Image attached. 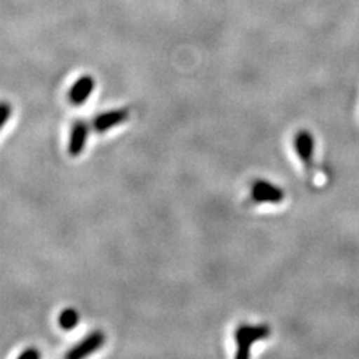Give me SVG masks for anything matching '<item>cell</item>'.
<instances>
[{
	"label": "cell",
	"mask_w": 359,
	"mask_h": 359,
	"mask_svg": "<svg viewBox=\"0 0 359 359\" xmlns=\"http://www.w3.org/2000/svg\"><path fill=\"white\" fill-rule=\"evenodd\" d=\"M252 198L257 204H280L285 198V193L277 185L259 180L252 188Z\"/></svg>",
	"instance_id": "7a4b0ae2"
},
{
	"label": "cell",
	"mask_w": 359,
	"mask_h": 359,
	"mask_svg": "<svg viewBox=\"0 0 359 359\" xmlns=\"http://www.w3.org/2000/svg\"><path fill=\"white\" fill-rule=\"evenodd\" d=\"M40 358V353H39L36 348H34V347H31V348H27L20 355H19V359H39Z\"/></svg>",
	"instance_id": "30bf717a"
},
{
	"label": "cell",
	"mask_w": 359,
	"mask_h": 359,
	"mask_svg": "<svg viewBox=\"0 0 359 359\" xmlns=\"http://www.w3.org/2000/svg\"><path fill=\"white\" fill-rule=\"evenodd\" d=\"M128 109H114L104 112L93 120V128L96 132H107L115 128L118 124L126 123L128 120Z\"/></svg>",
	"instance_id": "8992f818"
},
{
	"label": "cell",
	"mask_w": 359,
	"mask_h": 359,
	"mask_svg": "<svg viewBox=\"0 0 359 359\" xmlns=\"http://www.w3.org/2000/svg\"><path fill=\"white\" fill-rule=\"evenodd\" d=\"M294 147L299 160L305 164L308 170H311L316 152V142L311 133L308 130H299L295 136Z\"/></svg>",
	"instance_id": "277c9868"
},
{
	"label": "cell",
	"mask_w": 359,
	"mask_h": 359,
	"mask_svg": "<svg viewBox=\"0 0 359 359\" xmlns=\"http://www.w3.org/2000/svg\"><path fill=\"white\" fill-rule=\"evenodd\" d=\"M79 321H80V318H79V314L75 309H65L59 317V325L63 330L75 329Z\"/></svg>",
	"instance_id": "ba28073f"
},
{
	"label": "cell",
	"mask_w": 359,
	"mask_h": 359,
	"mask_svg": "<svg viewBox=\"0 0 359 359\" xmlns=\"http://www.w3.org/2000/svg\"><path fill=\"white\" fill-rule=\"evenodd\" d=\"M13 114V108L11 105L6 102L0 103V129L3 128V126L10 120Z\"/></svg>",
	"instance_id": "9c48e42d"
},
{
	"label": "cell",
	"mask_w": 359,
	"mask_h": 359,
	"mask_svg": "<svg viewBox=\"0 0 359 359\" xmlns=\"http://www.w3.org/2000/svg\"><path fill=\"white\" fill-rule=\"evenodd\" d=\"M95 88V80L90 76L80 77L69 90V100L75 105L84 103Z\"/></svg>",
	"instance_id": "52a82bcc"
},
{
	"label": "cell",
	"mask_w": 359,
	"mask_h": 359,
	"mask_svg": "<svg viewBox=\"0 0 359 359\" xmlns=\"http://www.w3.org/2000/svg\"><path fill=\"white\" fill-rule=\"evenodd\" d=\"M104 344H105V335H104V333H102V332H93L88 337H86V339L79 342L76 346L72 347L65 354V358L80 359L88 357L90 354H93L95 351H97L100 347L103 346Z\"/></svg>",
	"instance_id": "3957f363"
},
{
	"label": "cell",
	"mask_w": 359,
	"mask_h": 359,
	"mask_svg": "<svg viewBox=\"0 0 359 359\" xmlns=\"http://www.w3.org/2000/svg\"><path fill=\"white\" fill-rule=\"evenodd\" d=\"M270 327L268 325H241L236 329L234 341L237 346L236 358H248L250 355L252 346L269 337Z\"/></svg>",
	"instance_id": "6da1fadb"
},
{
	"label": "cell",
	"mask_w": 359,
	"mask_h": 359,
	"mask_svg": "<svg viewBox=\"0 0 359 359\" xmlns=\"http://www.w3.org/2000/svg\"><path fill=\"white\" fill-rule=\"evenodd\" d=\"M90 135V126L84 120H79L71 129L69 142H68V154L76 157L83 154Z\"/></svg>",
	"instance_id": "5b68a950"
}]
</instances>
